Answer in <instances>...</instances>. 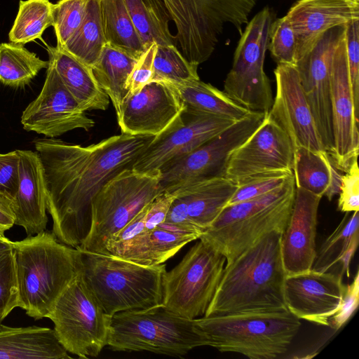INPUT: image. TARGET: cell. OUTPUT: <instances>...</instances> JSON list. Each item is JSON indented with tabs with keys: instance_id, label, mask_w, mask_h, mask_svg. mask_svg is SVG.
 <instances>
[{
	"instance_id": "obj_1",
	"label": "cell",
	"mask_w": 359,
	"mask_h": 359,
	"mask_svg": "<svg viewBox=\"0 0 359 359\" xmlns=\"http://www.w3.org/2000/svg\"><path fill=\"white\" fill-rule=\"evenodd\" d=\"M154 137L121 133L87 147L50 137L34 142L43 168L52 233L59 241L74 248L83 243L95 196L110 179L132 168Z\"/></svg>"
},
{
	"instance_id": "obj_2",
	"label": "cell",
	"mask_w": 359,
	"mask_h": 359,
	"mask_svg": "<svg viewBox=\"0 0 359 359\" xmlns=\"http://www.w3.org/2000/svg\"><path fill=\"white\" fill-rule=\"evenodd\" d=\"M272 231L226 264L205 317L287 310L280 240Z\"/></svg>"
},
{
	"instance_id": "obj_3",
	"label": "cell",
	"mask_w": 359,
	"mask_h": 359,
	"mask_svg": "<svg viewBox=\"0 0 359 359\" xmlns=\"http://www.w3.org/2000/svg\"><path fill=\"white\" fill-rule=\"evenodd\" d=\"M12 249L18 307L35 320L48 318L59 297L80 271V250L45 231L12 241Z\"/></svg>"
},
{
	"instance_id": "obj_4",
	"label": "cell",
	"mask_w": 359,
	"mask_h": 359,
	"mask_svg": "<svg viewBox=\"0 0 359 359\" xmlns=\"http://www.w3.org/2000/svg\"><path fill=\"white\" fill-rule=\"evenodd\" d=\"M294 175L262 196L226 205L201 235L229 264L272 231H284L295 196Z\"/></svg>"
},
{
	"instance_id": "obj_5",
	"label": "cell",
	"mask_w": 359,
	"mask_h": 359,
	"mask_svg": "<svg viewBox=\"0 0 359 359\" xmlns=\"http://www.w3.org/2000/svg\"><path fill=\"white\" fill-rule=\"evenodd\" d=\"M80 252L83 279L107 315L162 304L166 264L147 266L110 255Z\"/></svg>"
},
{
	"instance_id": "obj_6",
	"label": "cell",
	"mask_w": 359,
	"mask_h": 359,
	"mask_svg": "<svg viewBox=\"0 0 359 359\" xmlns=\"http://www.w3.org/2000/svg\"><path fill=\"white\" fill-rule=\"evenodd\" d=\"M194 323L208 346L251 359H273L285 353L301 325L288 310L203 316Z\"/></svg>"
},
{
	"instance_id": "obj_7",
	"label": "cell",
	"mask_w": 359,
	"mask_h": 359,
	"mask_svg": "<svg viewBox=\"0 0 359 359\" xmlns=\"http://www.w3.org/2000/svg\"><path fill=\"white\" fill-rule=\"evenodd\" d=\"M107 346L115 351L182 356L194 348L208 346V342L194 319L182 317L161 304L113 315Z\"/></svg>"
},
{
	"instance_id": "obj_8",
	"label": "cell",
	"mask_w": 359,
	"mask_h": 359,
	"mask_svg": "<svg viewBox=\"0 0 359 359\" xmlns=\"http://www.w3.org/2000/svg\"><path fill=\"white\" fill-rule=\"evenodd\" d=\"M176 33V46L198 66L214 52L226 25L240 34L259 0H162Z\"/></svg>"
},
{
	"instance_id": "obj_9",
	"label": "cell",
	"mask_w": 359,
	"mask_h": 359,
	"mask_svg": "<svg viewBox=\"0 0 359 359\" xmlns=\"http://www.w3.org/2000/svg\"><path fill=\"white\" fill-rule=\"evenodd\" d=\"M162 192L158 171L123 170L93 198L90 231L76 249L107 255V241Z\"/></svg>"
},
{
	"instance_id": "obj_10",
	"label": "cell",
	"mask_w": 359,
	"mask_h": 359,
	"mask_svg": "<svg viewBox=\"0 0 359 359\" xmlns=\"http://www.w3.org/2000/svg\"><path fill=\"white\" fill-rule=\"evenodd\" d=\"M48 318L54 324L60 343L80 358L97 357L107 346L111 316L104 311L81 271L59 297Z\"/></svg>"
},
{
	"instance_id": "obj_11",
	"label": "cell",
	"mask_w": 359,
	"mask_h": 359,
	"mask_svg": "<svg viewBox=\"0 0 359 359\" xmlns=\"http://www.w3.org/2000/svg\"><path fill=\"white\" fill-rule=\"evenodd\" d=\"M226 258L200 240L162 279V305L189 320L204 316L217 290Z\"/></svg>"
},
{
	"instance_id": "obj_12",
	"label": "cell",
	"mask_w": 359,
	"mask_h": 359,
	"mask_svg": "<svg viewBox=\"0 0 359 359\" xmlns=\"http://www.w3.org/2000/svg\"><path fill=\"white\" fill-rule=\"evenodd\" d=\"M273 20V12L266 6L248 21L224 82V92L250 111L267 114L273 104L270 80L264 69Z\"/></svg>"
},
{
	"instance_id": "obj_13",
	"label": "cell",
	"mask_w": 359,
	"mask_h": 359,
	"mask_svg": "<svg viewBox=\"0 0 359 359\" xmlns=\"http://www.w3.org/2000/svg\"><path fill=\"white\" fill-rule=\"evenodd\" d=\"M264 115L250 111L225 130L187 154L172 160L158 170L162 191L224 177L233 152L259 126Z\"/></svg>"
},
{
	"instance_id": "obj_14",
	"label": "cell",
	"mask_w": 359,
	"mask_h": 359,
	"mask_svg": "<svg viewBox=\"0 0 359 359\" xmlns=\"http://www.w3.org/2000/svg\"><path fill=\"white\" fill-rule=\"evenodd\" d=\"M344 27H333L323 33L295 64L322 144L329 156L334 149L331 111L332 65Z\"/></svg>"
},
{
	"instance_id": "obj_15",
	"label": "cell",
	"mask_w": 359,
	"mask_h": 359,
	"mask_svg": "<svg viewBox=\"0 0 359 359\" xmlns=\"http://www.w3.org/2000/svg\"><path fill=\"white\" fill-rule=\"evenodd\" d=\"M20 120L25 130L50 138L75 129L89 130L95 126L49 62L42 89L25 109Z\"/></svg>"
},
{
	"instance_id": "obj_16",
	"label": "cell",
	"mask_w": 359,
	"mask_h": 359,
	"mask_svg": "<svg viewBox=\"0 0 359 359\" xmlns=\"http://www.w3.org/2000/svg\"><path fill=\"white\" fill-rule=\"evenodd\" d=\"M235 121L207 114H182L155 136L132 166L140 172H158L168 162L195 149Z\"/></svg>"
},
{
	"instance_id": "obj_17",
	"label": "cell",
	"mask_w": 359,
	"mask_h": 359,
	"mask_svg": "<svg viewBox=\"0 0 359 359\" xmlns=\"http://www.w3.org/2000/svg\"><path fill=\"white\" fill-rule=\"evenodd\" d=\"M294 150L288 135L267 114L231 154L225 177L238 184L258 174L293 170Z\"/></svg>"
},
{
	"instance_id": "obj_18",
	"label": "cell",
	"mask_w": 359,
	"mask_h": 359,
	"mask_svg": "<svg viewBox=\"0 0 359 359\" xmlns=\"http://www.w3.org/2000/svg\"><path fill=\"white\" fill-rule=\"evenodd\" d=\"M331 111L334 140L331 161L337 169L345 172L358 156L359 115L355 111L350 85L344 27L332 60Z\"/></svg>"
},
{
	"instance_id": "obj_19",
	"label": "cell",
	"mask_w": 359,
	"mask_h": 359,
	"mask_svg": "<svg viewBox=\"0 0 359 359\" xmlns=\"http://www.w3.org/2000/svg\"><path fill=\"white\" fill-rule=\"evenodd\" d=\"M276 93L268 115L285 131L294 149L325 151L294 65L274 69Z\"/></svg>"
},
{
	"instance_id": "obj_20",
	"label": "cell",
	"mask_w": 359,
	"mask_h": 359,
	"mask_svg": "<svg viewBox=\"0 0 359 359\" xmlns=\"http://www.w3.org/2000/svg\"><path fill=\"white\" fill-rule=\"evenodd\" d=\"M342 279L339 271L319 272L313 269L286 276L284 294L287 310L299 320L328 326L346 289Z\"/></svg>"
},
{
	"instance_id": "obj_21",
	"label": "cell",
	"mask_w": 359,
	"mask_h": 359,
	"mask_svg": "<svg viewBox=\"0 0 359 359\" xmlns=\"http://www.w3.org/2000/svg\"><path fill=\"white\" fill-rule=\"evenodd\" d=\"M183 111L172 87L165 81H153L140 90L129 93L116 116L122 133L157 136Z\"/></svg>"
},
{
	"instance_id": "obj_22",
	"label": "cell",
	"mask_w": 359,
	"mask_h": 359,
	"mask_svg": "<svg viewBox=\"0 0 359 359\" xmlns=\"http://www.w3.org/2000/svg\"><path fill=\"white\" fill-rule=\"evenodd\" d=\"M321 198L296 187L292 212L280 240L286 276L305 272L313 267L317 255L316 237Z\"/></svg>"
},
{
	"instance_id": "obj_23",
	"label": "cell",
	"mask_w": 359,
	"mask_h": 359,
	"mask_svg": "<svg viewBox=\"0 0 359 359\" xmlns=\"http://www.w3.org/2000/svg\"><path fill=\"white\" fill-rule=\"evenodd\" d=\"M285 16L295 33L297 60L326 31L359 20V0H299Z\"/></svg>"
},
{
	"instance_id": "obj_24",
	"label": "cell",
	"mask_w": 359,
	"mask_h": 359,
	"mask_svg": "<svg viewBox=\"0 0 359 359\" xmlns=\"http://www.w3.org/2000/svg\"><path fill=\"white\" fill-rule=\"evenodd\" d=\"M18 152L19 187L11 209L14 224L23 227L29 236L45 231L47 225L46 184L38 153L19 149Z\"/></svg>"
},
{
	"instance_id": "obj_25",
	"label": "cell",
	"mask_w": 359,
	"mask_h": 359,
	"mask_svg": "<svg viewBox=\"0 0 359 359\" xmlns=\"http://www.w3.org/2000/svg\"><path fill=\"white\" fill-rule=\"evenodd\" d=\"M200 236L198 233L163 222L152 230L138 235L115 257L142 265H158Z\"/></svg>"
},
{
	"instance_id": "obj_26",
	"label": "cell",
	"mask_w": 359,
	"mask_h": 359,
	"mask_svg": "<svg viewBox=\"0 0 359 359\" xmlns=\"http://www.w3.org/2000/svg\"><path fill=\"white\" fill-rule=\"evenodd\" d=\"M48 62L85 111L106 110L109 98L98 84L92 69L58 46H48Z\"/></svg>"
},
{
	"instance_id": "obj_27",
	"label": "cell",
	"mask_w": 359,
	"mask_h": 359,
	"mask_svg": "<svg viewBox=\"0 0 359 359\" xmlns=\"http://www.w3.org/2000/svg\"><path fill=\"white\" fill-rule=\"evenodd\" d=\"M71 358L54 330L37 326L0 327V359Z\"/></svg>"
},
{
	"instance_id": "obj_28",
	"label": "cell",
	"mask_w": 359,
	"mask_h": 359,
	"mask_svg": "<svg viewBox=\"0 0 359 359\" xmlns=\"http://www.w3.org/2000/svg\"><path fill=\"white\" fill-rule=\"evenodd\" d=\"M238 184L218 177L189 184L172 192L184 200L191 222L203 233L219 215Z\"/></svg>"
},
{
	"instance_id": "obj_29",
	"label": "cell",
	"mask_w": 359,
	"mask_h": 359,
	"mask_svg": "<svg viewBox=\"0 0 359 359\" xmlns=\"http://www.w3.org/2000/svg\"><path fill=\"white\" fill-rule=\"evenodd\" d=\"M167 83L176 92L184 112L211 114L232 121L241 119L250 112L224 91L200 79L180 83Z\"/></svg>"
},
{
	"instance_id": "obj_30",
	"label": "cell",
	"mask_w": 359,
	"mask_h": 359,
	"mask_svg": "<svg viewBox=\"0 0 359 359\" xmlns=\"http://www.w3.org/2000/svg\"><path fill=\"white\" fill-rule=\"evenodd\" d=\"M293 174L295 186L329 201L339 194L341 175L326 151L299 147L294 150Z\"/></svg>"
},
{
	"instance_id": "obj_31",
	"label": "cell",
	"mask_w": 359,
	"mask_h": 359,
	"mask_svg": "<svg viewBox=\"0 0 359 359\" xmlns=\"http://www.w3.org/2000/svg\"><path fill=\"white\" fill-rule=\"evenodd\" d=\"M358 211L346 212L338 226L322 243L312 269L326 272L339 264L340 273L349 277L351 261L358 245Z\"/></svg>"
},
{
	"instance_id": "obj_32",
	"label": "cell",
	"mask_w": 359,
	"mask_h": 359,
	"mask_svg": "<svg viewBox=\"0 0 359 359\" xmlns=\"http://www.w3.org/2000/svg\"><path fill=\"white\" fill-rule=\"evenodd\" d=\"M137 60L127 53L106 44L97 62L91 68L116 113L129 93L127 82Z\"/></svg>"
},
{
	"instance_id": "obj_33",
	"label": "cell",
	"mask_w": 359,
	"mask_h": 359,
	"mask_svg": "<svg viewBox=\"0 0 359 359\" xmlns=\"http://www.w3.org/2000/svg\"><path fill=\"white\" fill-rule=\"evenodd\" d=\"M144 47L175 45V36L169 29L171 18L162 0H123Z\"/></svg>"
},
{
	"instance_id": "obj_34",
	"label": "cell",
	"mask_w": 359,
	"mask_h": 359,
	"mask_svg": "<svg viewBox=\"0 0 359 359\" xmlns=\"http://www.w3.org/2000/svg\"><path fill=\"white\" fill-rule=\"evenodd\" d=\"M106 44L139 59L147 50L135 30L123 0H100Z\"/></svg>"
},
{
	"instance_id": "obj_35",
	"label": "cell",
	"mask_w": 359,
	"mask_h": 359,
	"mask_svg": "<svg viewBox=\"0 0 359 359\" xmlns=\"http://www.w3.org/2000/svg\"><path fill=\"white\" fill-rule=\"evenodd\" d=\"M105 45L100 0H88L80 27L62 48L92 68L100 58Z\"/></svg>"
},
{
	"instance_id": "obj_36",
	"label": "cell",
	"mask_w": 359,
	"mask_h": 359,
	"mask_svg": "<svg viewBox=\"0 0 359 359\" xmlns=\"http://www.w3.org/2000/svg\"><path fill=\"white\" fill-rule=\"evenodd\" d=\"M48 66V61L40 59L22 44L0 43V82L5 86L22 88Z\"/></svg>"
},
{
	"instance_id": "obj_37",
	"label": "cell",
	"mask_w": 359,
	"mask_h": 359,
	"mask_svg": "<svg viewBox=\"0 0 359 359\" xmlns=\"http://www.w3.org/2000/svg\"><path fill=\"white\" fill-rule=\"evenodd\" d=\"M53 4L49 0L20 1L19 9L8 34L11 42L24 45L41 39L43 32L53 26Z\"/></svg>"
},
{
	"instance_id": "obj_38",
	"label": "cell",
	"mask_w": 359,
	"mask_h": 359,
	"mask_svg": "<svg viewBox=\"0 0 359 359\" xmlns=\"http://www.w3.org/2000/svg\"><path fill=\"white\" fill-rule=\"evenodd\" d=\"M152 80L180 83L198 79V66L189 62L175 45H157Z\"/></svg>"
},
{
	"instance_id": "obj_39",
	"label": "cell",
	"mask_w": 359,
	"mask_h": 359,
	"mask_svg": "<svg viewBox=\"0 0 359 359\" xmlns=\"http://www.w3.org/2000/svg\"><path fill=\"white\" fill-rule=\"evenodd\" d=\"M88 0H60L53 4V27L57 46L63 48L80 27Z\"/></svg>"
},
{
	"instance_id": "obj_40",
	"label": "cell",
	"mask_w": 359,
	"mask_h": 359,
	"mask_svg": "<svg viewBox=\"0 0 359 359\" xmlns=\"http://www.w3.org/2000/svg\"><path fill=\"white\" fill-rule=\"evenodd\" d=\"M268 49L278 64L295 66L297 39L293 28L286 16L273 20L269 36Z\"/></svg>"
},
{
	"instance_id": "obj_41",
	"label": "cell",
	"mask_w": 359,
	"mask_h": 359,
	"mask_svg": "<svg viewBox=\"0 0 359 359\" xmlns=\"http://www.w3.org/2000/svg\"><path fill=\"white\" fill-rule=\"evenodd\" d=\"M293 170L258 174L238 183V187L226 205L245 201L282 187L292 175Z\"/></svg>"
},
{
	"instance_id": "obj_42",
	"label": "cell",
	"mask_w": 359,
	"mask_h": 359,
	"mask_svg": "<svg viewBox=\"0 0 359 359\" xmlns=\"http://www.w3.org/2000/svg\"><path fill=\"white\" fill-rule=\"evenodd\" d=\"M18 290L13 249L0 250V314L4 319L18 307Z\"/></svg>"
},
{
	"instance_id": "obj_43",
	"label": "cell",
	"mask_w": 359,
	"mask_h": 359,
	"mask_svg": "<svg viewBox=\"0 0 359 359\" xmlns=\"http://www.w3.org/2000/svg\"><path fill=\"white\" fill-rule=\"evenodd\" d=\"M346 60L356 113L359 115V20L344 26Z\"/></svg>"
},
{
	"instance_id": "obj_44",
	"label": "cell",
	"mask_w": 359,
	"mask_h": 359,
	"mask_svg": "<svg viewBox=\"0 0 359 359\" xmlns=\"http://www.w3.org/2000/svg\"><path fill=\"white\" fill-rule=\"evenodd\" d=\"M18 149L0 154V201L11 206L19 187Z\"/></svg>"
},
{
	"instance_id": "obj_45",
	"label": "cell",
	"mask_w": 359,
	"mask_h": 359,
	"mask_svg": "<svg viewBox=\"0 0 359 359\" xmlns=\"http://www.w3.org/2000/svg\"><path fill=\"white\" fill-rule=\"evenodd\" d=\"M341 175L338 209L344 212L359 210V169L358 159L353 161Z\"/></svg>"
},
{
	"instance_id": "obj_46",
	"label": "cell",
	"mask_w": 359,
	"mask_h": 359,
	"mask_svg": "<svg viewBox=\"0 0 359 359\" xmlns=\"http://www.w3.org/2000/svg\"><path fill=\"white\" fill-rule=\"evenodd\" d=\"M149 205L107 241V255L116 256L126 245L145 231V217Z\"/></svg>"
},
{
	"instance_id": "obj_47",
	"label": "cell",
	"mask_w": 359,
	"mask_h": 359,
	"mask_svg": "<svg viewBox=\"0 0 359 359\" xmlns=\"http://www.w3.org/2000/svg\"><path fill=\"white\" fill-rule=\"evenodd\" d=\"M359 303V273L357 271L351 284L346 286L338 311L330 318L329 325L332 329H340L355 312Z\"/></svg>"
},
{
	"instance_id": "obj_48",
	"label": "cell",
	"mask_w": 359,
	"mask_h": 359,
	"mask_svg": "<svg viewBox=\"0 0 359 359\" xmlns=\"http://www.w3.org/2000/svg\"><path fill=\"white\" fill-rule=\"evenodd\" d=\"M156 47V43H153L137 61L127 82V88L130 93L140 90L151 81Z\"/></svg>"
},
{
	"instance_id": "obj_49",
	"label": "cell",
	"mask_w": 359,
	"mask_h": 359,
	"mask_svg": "<svg viewBox=\"0 0 359 359\" xmlns=\"http://www.w3.org/2000/svg\"><path fill=\"white\" fill-rule=\"evenodd\" d=\"M175 198L173 192L163 191L149 205L145 217V231H149L165 221L170 206Z\"/></svg>"
},
{
	"instance_id": "obj_50",
	"label": "cell",
	"mask_w": 359,
	"mask_h": 359,
	"mask_svg": "<svg viewBox=\"0 0 359 359\" xmlns=\"http://www.w3.org/2000/svg\"><path fill=\"white\" fill-rule=\"evenodd\" d=\"M164 222L198 233L201 235L203 233V231L191 222L188 216L187 205L184 200L176 195L170 206Z\"/></svg>"
},
{
	"instance_id": "obj_51",
	"label": "cell",
	"mask_w": 359,
	"mask_h": 359,
	"mask_svg": "<svg viewBox=\"0 0 359 359\" xmlns=\"http://www.w3.org/2000/svg\"><path fill=\"white\" fill-rule=\"evenodd\" d=\"M14 225V215L11 206L0 201V236Z\"/></svg>"
},
{
	"instance_id": "obj_52",
	"label": "cell",
	"mask_w": 359,
	"mask_h": 359,
	"mask_svg": "<svg viewBox=\"0 0 359 359\" xmlns=\"http://www.w3.org/2000/svg\"><path fill=\"white\" fill-rule=\"evenodd\" d=\"M12 248V241L6 236H0V250Z\"/></svg>"
},
{
	"instance_id": "obj_53",
	"label": "cell",
	"mask_w": 359,
	"mask_h": 359,
	"mask_svg": "<svg viewBox=\"0 0 359 359\" xmlns=\"http://www.w3.org/2000/svg\"><path fill=\"white\" fill-rule=\"evenodd\" d=\"M3 318L1 317V314H0V327L1 325H2V321H3Z\"/></svg>"
}]
</instances>
